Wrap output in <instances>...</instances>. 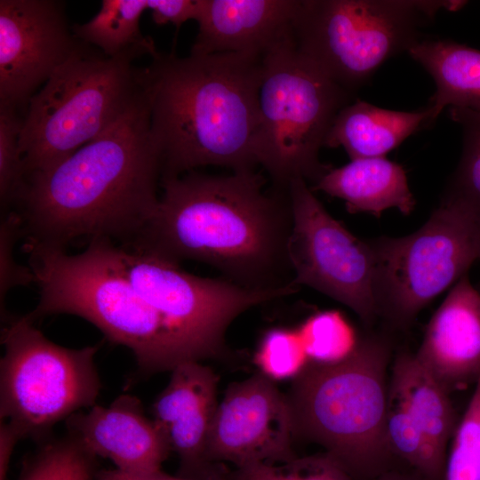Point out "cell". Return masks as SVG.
<instances>
[{
    "label": "cell",
    "mask_w": 480,
    "mask_h": 480,
    "mask_svg": "<svg viewBox=\"0 0 480 480\" xmlns=\"http://www.w3.org/2000/svg\"><path fill=\"white\" fill-rule=\"evenodd\" d=\"M162 195L129 246L180 264L199 261L245 289L299 291L289 242V188L254 171L210 175L191 171L160 180Z\"/></svg>",
    "instance_id": "1"
},
{
    "label": "cell",
    "mask_w": 480,
    "mask_h": 480,
    "mask_svg": "<svg viewBox=\"0 0 480 480\" xmlns=\"http://www.w3.org/2000/svg\"><path fill=\"white\" fill-rule=\"evenodd\" d=\"M160 180V156L143 92L99 137L25 177L14 204L26 248L65 250L80 236L132 244L157 206Z\"/></svg>",
    "instance_id": "2"
},
{
    "label": "cell",
    "mask_w": 480,
    "mask_h": 480,
    "mask_svg": "<svg viewBox=\"0 0 480 480\" xmlns=\"http://www.w3.org/2000/svg\"><path fill=\"white\" fill-rule=\"evenodd\" d=\"M262 57L157 53L140 68L161 180L205 165H260L258 94Z\"/></svg>",
    "instance_id": "3"
},
{
    "label": "cell",
    "mask_w": 480,
    "mask_h": 480,
    "mask_svg": "<svg viewBox=\"0 0 480 480\" xmlns=\"http://www.w3.org/2000/svg\"><path fill=\"white\" fill-rule=\"evenodd\" d=\"M27 250L39 288L38 303L26 315L32 322L55 314L80 316L112 342L128 348L148 374L196 361L183 340L132 286L112 241L91 239L84 251L72 255L61 249Z\"/></svg>",
    "instance_id": "4"
},
{
    "label": "cell",
    "mask_w": 480,
    "mask_h": 480,
    "mask_svg": "<svg viewBox=\"0 0 480 480\" xmlns=\"http://www.w3.org/2000/svg\"><path fill=\"white\" fill-rule=\"evenodd\" d=\"M390 356L387 337L365 335L338 363L308 362L287 397L294 437L324 447L354 480H374L391 469L386 436Z\"/></svg>",
    "instance_id": "5"
},
{
    "label": "cell",
    "mask_w": 480,
    "mask_h": 480,
    "mask_svg": "<svg viewBox=\"0 0 480 480\" xmlns=\"http://www.w3.org/2000/svg\"><path fill=\"white\" fill-rule=\"evenodd\" d=\"M134 57L81 46L33 95L19 146L25 177L44 171L106 132L142 96Z\"/></svg>",
    "instance_id": "6"
},
{
    "label": "cell",
    "mask_w": 480,
    "mask_h": 480,
    "mask_svg": "<svg viewBox=\"0 0 480 480\" xmlns=\"http://www.w3.org/2000/svg\"><path fill=\"white\" fill-rule=\"evenodd\" d=\"M467 1L300 0L292 22L297 51L317 70L353 93L389 58L420 40L441 8Z\"/></svg>",
    "instance_id": "7"
},
{
    "label": "cell",
    "mask_w": 480,
    "mask_h": 480,
    "mask_svg": "<svg viewBox=\"0 0 480 480\" xmlns=\"http://www.w3.org/2000/svg\"><path fill=\"white\" fill-rule=\"evenodd\" d=\"M352 96L297 51L292 35L262 57L258 156L274 186L289 188L296 178L315 185L332 168L319 151Z\"/></svg>",
    "instance_id": "8"
},
{
    "label": "cell",
    "mask_w": 480,
    "mask_h": 480,
    "mask_svg": "<svg viewBox=\"0 0 480 480\" xmlns=\"http://www.w3.org/2000/svg\"><path fill=\"white\" fill-rule=\"evenodd\" d=\"M2 330L1 421L22 438L44 440L59 421L96 404L99 346L68 348L47 339L27 316Z\"/></svg>",
    "instance_id": "9"
},
{
    "label": "cell",
    "mask_w": 480,
    "mask_h": 480,
    "mask_svg": "<svg viewBox=\"0 0 480 480\" xmlns=\"http://www.w3.org/2000/svg\"><path fill=\"white\" fill-rule=\"evenodd\" d=\"M375 261L378 317L408 328L436 296L480 260V217L442 199L427 222L403 237L369 240Z\"/></svg>",
    "instance_id": "10"
},
{
    "label": "cell",
    "mask_w": 480,
    "mask_h": 480,
    "mask_svg": "<svg viewBox=\"0 0 480 480\" xmlns=\"http://www.w3.org/2000/svg\"><path fill=\"white\" fill-rule=\"evenodd\" d=\"M117 252L132 286L183 340L198 362L226 355V332L242 313L297 292L253 291L221 276H197L178 263L137 247L120 244Z\"/></svg>",
    "instance_id": "11"
},
{
    "label": "cell",
    "mask_w": 480,
    "mask_h": 480,
    "mask_svg": "<svg viewBox=\"0 0 480 480\" xmlns=\"http://www.w3.org/2000/svg\"><path fill=\"white\" fill-rule=\"evenodd\" d=\"M292 229L289 255L294 281L342 303L365 325L378 318L375 261L369 241L351 234L314 196L308 183L289 185Z\"/></svg>",
    "instance_id": "12"
},
{
    "label": "cell",
    "mask_w": 480,
    "mask_h": 480,
    "mask_svg": "<svg viewBox=\"0 0 480 480\" xmlns=\"http://www.w3.org/2000/svg\"><path fill=\"white\" fill-rule=\"evenodd\" d=\"M293 421L288 398L261 372L231 383L218 404L207 452L216 464L236 468L279 464L297 457L292 450Z\"/></svg>",
    "instance_id": "13"
},
{
    "label": "cell",
    "mask_w": 480,
    "mask_h": 480,
    "mask_svg": "<svg viewBox=\"0 0 480 480\" xmlns=\"http://www.w3.org/2000/svg\"><path fill=\"white\" fill-rule=\"evenodd\" d=\"M69 30L60 2L0 1V104L28 103L39 84L82 44Z\"/></svg>",
    "instance_id": "14"
},
{
    "label": "cell",
    "mask_w": 480,
    "mask_h": 480,
    "mask_svg": "<svg viewBox=\"0 0 480 480\" xmlns=\"http://www.w3.org/2000/svg\"><path fill=\"white\" fill-rule=\"evenodd\" d=\"M166 388L153 404V419L179 458L178 476L191 480H231L224 465L210 460L208 437L218 407V376L201 362L172 371Z\"/></svg>",
    "instance_id": "15"
},
{
    "label": "cell",
    "mask_w": 480,
    "mask_h": 480,
    "mask_svg": "<svg viewBox=\"0 0 480 480\" xmlns=\"http://www.w3.org/2000/svg\"><path fill=\"white\" fill-rule=\"evenodd\" d=\"M65 422L68 436L96 457L110 460L116 469L126 474L160 471L171 452L164 432L146 416L134 396L122 395L108 407L95 404Z\"/></svg>",
    "instance_id": "16"
},
{
    "label": "cell",
    "mask_w": 480,
    "mask_h": 480,
    "mask_svg": "<svg viewBox=\"0 0 480 480\" xmlns=\"http://www.w3.org/2000/svg\"><path fill=\"white\" fill-rule=\"evenodd\" d=\"M449 393L480 378V292L464 275L430 318L414 355Z\"/></svg>",
    "instance_id": "17"
},
{
    "label": "cell",
    "mask_w": 480,
    "mask_h": 480,
    "mask_svg": "<svg viewBox=\"0 0 480 480\" xmlns=\"http://www.w3.org/2000/svg\"><path fill=\"white\" fill-rule=\"evenodd\" d=\"M300 0H201L190 54L263 57L292 35Z\"/></svg>",
    "instance_id": "18"
},
{
    "label": "cell",
    "mask_w": 480,
    "mask_h": 480,
    "mask_svg": "<svg viewBox=\"0 0 480 480\" xmlns=\"http://www.w3.org/2000/svg\"><path fill=\"white\" fill-rule=\"evenodd\" d=\"M312 190L343 199L348 212H367L378 218L388 208L408 215L415 206L405 171L385 156L356 159L332 167Z\"/></svg>",
    "instance_id": "19"
},
{
    "label": "cell",
    "mask_w": 480,
    "mask_h": 480,
    "mask_svg": "<svg viewBox=\"0 0 480 480\" xmlns=\"http://www.w3.org/2000/svg\"><path fill=\"white\" fill-rule=\"evenodd\" d=\"M430 124L428 107L420 111H397L356 100L336 116L324 147L340 146L351 160L384 157L410 135Z\"/></svg>",
    "instance_id": "20"
},
{
    "label": "cell",
    "mask_w": 480,
    "mask_h": 480,
    "mask_svg": "<svg viewBox=\"0 0 480 480\" xmlns=\"http://www.w3.org/2000/svg\"><path fill=\"white\" fill-rule=\"evenodd\" d=\"M407 53L432 76V124L446 107L480 111V51L446 39H420Z\"/></svg>",
    "instance_id": "21"
},
{
    "label": "cell",
    "mask_w": 480,
    "mask_h": 480,
    "mask_svg": "<svg viewBox=\"0 0 480 480\" xmlns=\"http://www.w3.org/2000/svg\"><path fill=\"white\" fill-rule=\"evenodd\" d=\"M390 383L404 396L435 458L445 468L447 445L459 423L450 394L406 352L394 360Z\"/></svg>",
    "instance_id": "22"
},
{
    "label": "cell",
    "mask_w": 480,
    "mask_h": 480,
    "mask_svg": "<svg viewBox=\"0 0 480 480\" xmlns=\"http://www.w3.org/2000/svg\"><path fill=\"white\" fill-rule=\"evenodd\" d=\"M148 0H103L99 12L84 24L72 27L75 36L84 44L98 46L108 58L142 54L155 57L154 41L140 29L142 12Z\"/></svg>",
    "instance_id": "23"
},
{
    "label": "cell",
    "mask_w": 480,
    "mask_h": 480,
    "mask_svg": "<svg viewBox=\"0 0 480 480\" xmlns=\"http://www.w3.org/2000/svg\"><path fill=\"white\" fill-rule=\"evenodd\" d=\"M386 436L392 455L406 462L423 480H444L445 468L435 458L404 396L390 382Z\"/></svg>",
    "instance_id": "24"
},
{
    "label": "cell",
    "mask_w": 480,
    "mask_h": 480,
    "mask_svg": "<svg viewBox=\"0 0 480 480\" xmlns=\"http://www.w3.org/2000/svg\"><path fill=\"white\" fill-rule=\"evenodd\" d=\"M462 132L460 163L442 199L460 204L480 217V111L449 108Z\"/></svg>",
    "instance_id": "25"
},
{
    "label": "cell",
    "mask_w": 480,
    "mask_h": 480,
    "mask_svg": "<svg viewBox=\"0 0 480 480\" xmlns=\"http://www.w3.org/2000/svg\"><path fill=\"white\" fill-rule=\"evenodd\" d=\"M96 456L66 436L44 442L26 460L19 480H94Z\"/></svg>",
    "instance_id": "26"
},
{
    "label": "cell",
    "mask_w": 480,
    "mask_h": 480,
    "mask_svg": "<svg viewBox=\"0 0 480 480\" xmlns=\"http://www.w3.org/2000/svg\"><path fill=\"white\" fill-rule=\"evenodd\" d=\"M308 362L330 364L346 358L359 338L338 311L319 312L309 317L298 331Z\"/></svg>",
    "instance_id": "27"
},
{
    "label": "cell",
    "mask_w": 480,
    "mask_h": 480,
    "mask_svg": "<svg viewBox=\"0 0 480 480\" xmlns=\"http://www.w3.org/2000/svg\"><path fill=\"white\" fill-rule=\"evenodd\" d=\"M452 440L444 480H480V378Z\"/></svg>",
    "instance_id": "28"
},
{
    "label": "cell",
    "mask_w": 480,
    "mask_h": 480,
    "mask_svg": "<svg viewBox=\"0 0 480 480\" xmlns=\"http://www.w3.org/2000/svg\"><path fill=\"white\" fill-rule=\"evenodd\" d=\"M231 480H354L328 453L295 457L279 464H254L236 468Z\"/></svg>",
    "instance_id": "29"
},
{
    "label": "cell",
    "mask_w": 480,
    "mask_h": 480,
    "mask_svg": "<svg viewBox=\"0 0 480 480\" xmlns=\"http://www.w3.org/2000/svg\"><path fill=\"white\" fill-rule=\"evenodd\" d=\"M255 363L260 372L272 380L296 378L308 363L299 332H268L256 353Z\"/></svg>",
    "instance_id": "30"
},
{
    "label": "cell",
    "mask_w": 480,
    "mask_h": 480,
    "mask_svg": "<svg viewBox=\"0 0 480 480\" xmlns=\"http://www.w3.org/2000/svg\"><path fill=\"white\" fill-rule=\"evenodd\" d=\"M16 109L0 104V196L4 206L14 204L25 179L19 146L23 118Z\"/></svg>",
    "instance_id": "31"
},
{
    "label": "cell",
    "mask_w": 480,
    "mask_h": 480,
    "mask_svg": "<svg viewBox=\"0 0 480 480\" xmlns=\"http://www.w3.org/2000/svg\"><path fill=\"white\" fill-rule=\"evenodd\" d=\"M20 236H22L21 219L16 211L9 212L1 223V303L15 286L36 283L31 268L17 264L13 258L14 243Z\"/></svg>",
    "instance_id": "32"
},
{
    "label": "cell",
    "mask_w": 480,
    "mask_h": 480,
    "mask_svg": "<svg viewBox=\"0 0 480 480\" xmlns=\"http://www.w3.org/2000/svg\"><path fill=\"white\" fill-rule=\"evenodd\" d=\"M201 0H148V9L157 25L172 23L177 30L188 20H196Z\"/></svg>",
    "instance_id": "33"
},
{
    "label": "cell",
    "mask_w": 480,
    "mask_h": 480,
    "mask_svg": "<svg viewBox=\"0 0 480 480\" xmlns=\"http://www.w3.org/2000/svg\"><path fill=\"white\" fill-rule=\"evenodd\" d=\"M21 439L19 433L9 423L1 421L0 427V480H6L12 451Z\"/></svg>",
    "instance_id": "34"
},
{
    "label": "cell",
    "mask_w": 480,
    "mask_h": 480,
    "mask_svg": "<svg viewBox=\"0 0 480 480\" xmlns=\"http://www.w3.org/2000/svg\"><path fill=\"white\" fill-rule=\"evenodd\" d=\"M94 480H191L181 476H174L163 470L147 475H130L117 469L98 470Z\"/></svg>",
    "instance_id": "35"
},
{
    "label": "cell",
    "mask_w": 480,
    "mask_h": 480,
    "mask_svg": "<svg viewBox=\"0 0 480 480\" xmlns=\"http://www.w3.org/2000/svg\"><path fill=\"white\" fill-rule=\"evenodd\" d=\"M374 480H423L417 473H404L396 469H389Z\"/></svg>",
    "instance_id": "36"
}]
</instances>
